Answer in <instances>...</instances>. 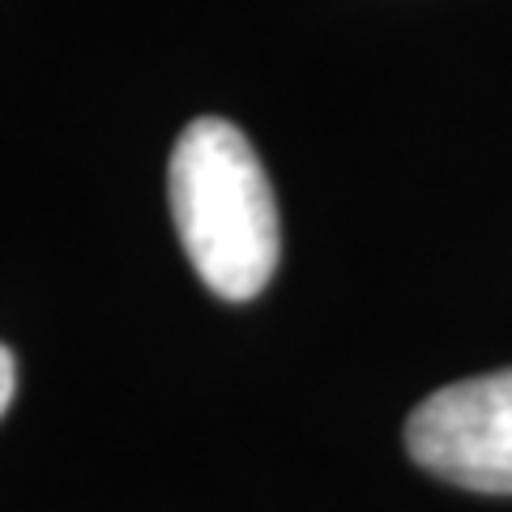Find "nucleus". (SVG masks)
I'll return each mask as SVG.
<instances>
[{"label": "nucleus", "mask_w": 512, "mask_h": 512, "mask_svg": "<svg viewBox=\"0 0 512 512\" xmlns=\"http://www.w3.org/2000/svg\"><path fill=\"white\" fill-rule=\"evenodd\" d=\"M171 214L184 252L214 295L244 303L278 269L282 235L269 175L231 120H192L171 150Z\"/></svg>", "instance_id": "nucleus-1"}, {"label": "nucleus", "mask_w": 512, "mask_h": 512, "mask_svg": "<svg viewBox=\"0 0 512 512\" xmlns=\"http://www.w3.org/2000/svg\"><path fill=\"white\" fill-rule=\"evenodd\" d=\"M13 389H18V363H13V355H9L5 346H0V414L9 410Z\"/></svg>", "instance_id": "nucleus-3"}, {"label": "nucleus", "mask_w": 512, "mask_h": 512, "mask_svg": "<svg viewBox=\"0 0 512 512\" xmlns=\"http://www.w3.org/2000/svg\"><path fill=\"white\" fill-rule=\"evenodd\" d=\"M406 448L453 487L512 495V367L436 389L414 406Z\"/></svg>", "instance_id": "nucleus-2"}]
</instances>
